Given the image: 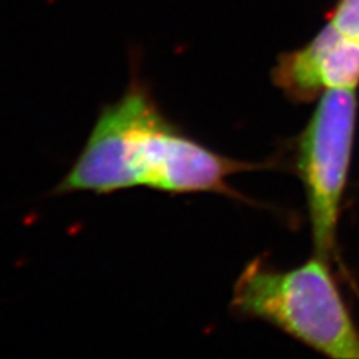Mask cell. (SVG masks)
Returning a JSON list of instances; mask_svg holds the SVG:
<instances>
[{
  "label": "cell",
  "mask_w": 359,
  "mask_h": 359,
  "mask_svg": "<svg viewBox=\"0 0 359 359\" xmlns=\"http://www.w3.org/2000/svg\"><path fill=\"white\" fill-rule=\"evenodd\" d=\"M330 25L359 43V0H340L332 11Z\"/></svg>",
  "instance_id": "cell-5"
},
{
  "label": "cell",
  "mask_w": 359,
  "mask_h": 359,
  "mask_svg": "<svg viewBox=\"0 0 359 359\" xmlns=\"http://www.w3.org/2000/svg\"><path fill=\"white\" fill-rule=\"evenodd\" d=\"M313 255L283 271L262 257L247 264L233 285L231 307L264 320L322 355L359 359V330L331 271Z\"/></svg>",
  "instance_id": "cell-2"
},
{
  "label": "cell",
  "mask_w": 359,
  "mask_h": 359,
  "mask_svg": "<svg viewBox=\"0 0 359 359\" xmlns=\"http://www.w3.org/2000/svg\"><path fill=\"white\" fill-rule=\"evenodd\" d=\"M358 118L352 88L325 92L301 132L297 171L307 198L314 255L337 259V231L349 178Z\"/></svg>",
  "instance_id": "cell-3"
},
{
  "label": "cell",
  "mask_w": 359,
  "mask_h": 359,
  "mask_svg": "<svg viewBox=\"0 0 359 359\" xmlns=\"http://www.w3.org/2000/svg\"><path fill=\"white\" fill-rule=\"evenodd\" d=\"M249 170V163L208 149L168 117L133 57L126 90L100 107L83 150L51 195L102 196L137 187L170 195L228 194L229 178Z\"/></svg>",
  "instance_id": "cell-1"
},
{
  "label": "cell",
  "mask_w": 359,
  "mask_h": 359,
  "mask_svg": "<svg viewBox=\"0 0 359 359\" xmlns=\"http://www.w3.org/2000/svg\"><path fill=\"white\" fill-rule=\"evenodd\" d=\"M274 84L295 102L318 100L337 88L359 86V43L328 22L304 47L280 57L273 71Z\"/></svg>",
  "instance_id": "cell-4"
}]
</instances>
